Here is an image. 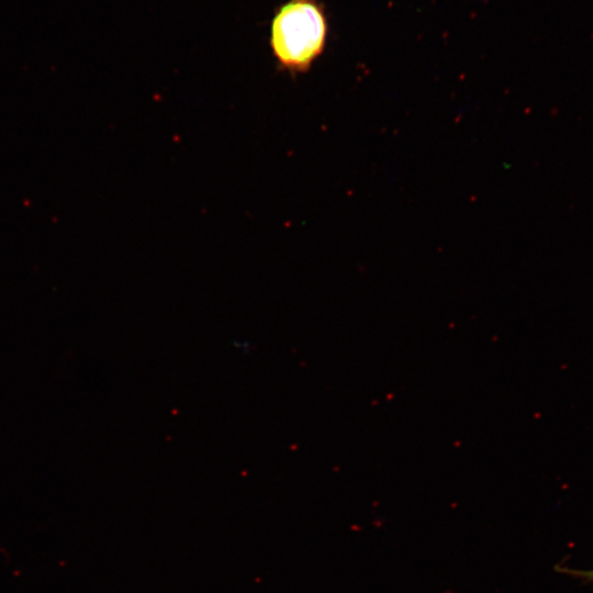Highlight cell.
Instances as JSON below:
<instances>
[{"label":"cell","instance_id":"cell-1","mask_svg":"<svg viewBox=\"0 0 593 593\" xmlns=\"http://www.w3.org/2000/svg\"><path fill=\"white\" fill-rule=\"evenodd\" d=\"M328 33L324 7L317 0H289L270 24L269 45L280 69L306 72L323 54Z\"/></svg>","mask_w":593,"mask_h":593},{"label":"cell","instance_id":"cell-2","mask_svg":"<svg viewBox=\"0 0 593 593\" xmlns=\"http://www.w3.org/2000/svg\"><path fill=\"white\" fill-rule=\"evenodd\" d=\"M564 572L584 579L585 581L593 582V570H563Z\"/></svg>","mask_w":593,"mask_h":593}]
</instances>
